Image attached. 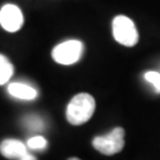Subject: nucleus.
I'll use <instances>...</instances> for the list:
<instances>
[{
    "instance_id": "2",
    "label": "nucleus",
    "mask_w": 160,
    "mask_h": 160,
    "mask_svg": "<svg viewBox=\"0 0 160 160\" xmlns=\"http://www.w3.org/2000/svg\"><path fill=\"white\" fill-rule=\"evenodd\" d=\"M125 131L123 128H114L106 135L97 136L92 139L94 148L104 155H114L123 150L125 146Z\"/></svg>"
},
{
    "instance_id": "11",
    "label": "nucleus",
    "mask_w": 160,
    "mask_h": 160,
    "mask_svg": "<svg viewBox=\"0 0 160 160\" xmlns=\"http://www.w3.org/2000/svg\"><path fill=\"white\" fill-rule=\"evenodd\" d=\"M145 79L151 84L154 85L156 92H160V73L158 72H147L145 74Z\"/></svg>"
},
{
    "instance_id": "3",
    "label": "nucleus",
    "mask_w": 160,
    "mask_h": 160,
    "mask_svg": "<svg viewBox=\"0 0 160 160\" xmlns=\"http://www.w3.org/2000/svg\"><path fill=\"white\" fill-rule=\"evenodd\" d=\"M112 33L118 43L133 47L138 42V32L133 21L126 16H118L112 22Z\"/></svg>"
},
{
    "instance_id": "4",
    "label": "nucleus",
    "mask_w": 160,
    "mask_h": 160,
    "mask_svg": "<svg viewBox=\"0 0 160 160\" xmlns=\"http://www.w3.org/2000/svg\"><path fill=\"white\" fill-rule=\"evenodd\" d=\"M83 53V44L77 40H70L57 45L52 51V57L57 63L73 65L80 59Z\"/></svg>"
},
{
    "instance_id": "8",
    "label": "nucleus",
    "mask_w": 160,
    "mask_h": 160,
    "mask_svg": "<svg viewBox=\"0 0 160 160\" xmlns=\"http://www.w3.org/2000/svg\"><path fill=\"white\" fill-rule=\"evenodd\" d=\"M14 73V67L4 55L0 54V85L5 84Z\"/></svg>"
},
{
    "instance_id": "7",
    "label": "nucleus",
    "mask_w": 160,
    "mask_h": 160,
    "mask_svg": "<svg viewBox=\"0 0 160 160\" xmlns=\"http://www.w3.org/2000/svg\"><path fill=\"white\" fill-rule=\"evenodd\" d=\"M8 92L12 97L20 99V100H26V101L33 100L38 96V92L36 88L21 82L11 83L8 88Z\"/></svg>"
},
{
    "instance_id": "1",
    "label": "nucleus",
    "mask_w": 160,
    "mask_h": 160,
    "mask_svg": "<svg viewBox=\"0 0 160 160\" xmlns=\"http://www.w3.org/2000/svg\"><path fill=\"white\" fill-rule=\"evenodd\" d=\"M96 102L92 96L85 92L76 95L67 106V120L72 125L86 123L95 112Z\"/></svg>"
},
{
    "instance_id": "5",
    "label": "nucleus",
    "mask_w": 160,
    "mask_h": 160,
    "mask_svg": "<svg viewBox=\"0 0 160 160\" xmlns=\"http://www.w3.org/2000/svg\"><path fill=\"white\" fill-rule=\"evenodd\" d=\"M23 15L18 6L6 4L0 9V24L6 31H18L23 25Z\"/></svg>"
},
{
    "instance_id": "10",
    "label": "nucleus",
    "mask_w": 160,
    "mask_h": 160,
    "mask_svg": "<svg viewBox=\"0 0 160 160\" xmlns=\"http://www.w3.org/2000/svg\"><path fill=\"white\" fill-rule=\"evenodd\" d=\"M27 146L32 150H43L46 148L47 142L43 136H34L28 140Z\"/></svg>"
},
{
    "instance_id": "6",
    "label": "nucleus",
    "mask_w": 160,
    "mask_h": 160,
    "mask_svg": "<svg viewBox=\"0 0 160 160\" xmlns=\"http://www.w3.org/2000/svg\"><path fill=\"white\" fill-rule=\"evenodd\" d=\"M0 152L6 158L29 160L34 159L33 156L27 153V148L20 140L5 139L0 145Z\"/></svg>"
},
{
    "instance_id": "9",
    "label": "nucleus",
    "mask_w": 160,
    "mask_h": 160,
    "mask_svg": "<svg viewBox=\"0 0 160 160\" xmlns=\"http://www.w3.org/2000/svg\"><path fill=\"white\" fill-rule=\"evenodd\" d=\"M24 124L26 125V127L28 129L33 130V131H40L43 129V127H44L43 121H42L39 117H36V116L27 117L26 119L24 120Z\"/></svg>"
}]
</instances>
